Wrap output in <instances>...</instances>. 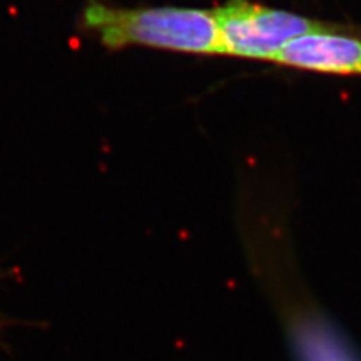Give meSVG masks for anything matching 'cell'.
I'll return each mask as SVG.
<instances>
[{"mask_svg":"<svg viewBox=\"0 0 361 361\" xmlns=\"http://www.w3.org/2000/svg\"><path fill=\"white\" fill-rule=\"evenodd\" d=\"M273 62L301 71L361 75V38L341 30L309 33L290 41Z\"/></svg>","mask_w":361,"mask_h":361,"instance_id":"3957f363","label":"cell"},{"mask_svg":"<svg viewBox=\"0 0 361 361\" xmlns=\"http://www.w3.org/2000/svg\"><path fill=\"white\" fill-rule=\"evenodd\" d=\"M223 56L268 61L300 37L316 32L342 30L343 26L271 8L252 0H226L214 9Z\"/></svg>","mask_w":361,"mask_h":361,"instance_id":"7a4b0ae2","label":"cell"},{"mask_svg":"<svg viewBox=\"0 0 361 361\" xmlns=\"http://www.w3.org/2000/svg\"><path fill=\"white\" fill-rule=\"evenodd\" d=\"M2 271H0V277H2ZM14 321H11V319H6V318H0V334H2V331L5 330V329H8V326L13 324Z\"/></svg>","mask_w":361,"mask_h":361,"instance_id":"277c9868","label":"cell"},{"mask_svg":"<svg viewBox=\"0 0 361 361\" xmlns=\"http://www.w3.org/2000/svg\"><path fill=\"white\" fill-rule=\"evenodd\" d=\"M83 26L110 50L148 47L167 51L223 56L214 9L155 6L115 8L89 2Z\"/></svg>","mask_w":361,"mask_h":361,"instance_id":"6da1fadb","label":"cell"}]
</instances>
